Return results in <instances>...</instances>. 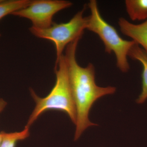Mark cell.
Returning <instances> with one entry per match:
<instances>
[{"label":"cell","mask_w":147,"mask_h":147,"mask_svg":"<svg viewBox=\"0 0 147 147\" xmlns=\"http://www.w3.org/2000/svg\"><path fill=\"white\" fill-rule=\"evenodd\" d=\"M80 38L69 43L64 55L70 88L76 111V128L74 140L79 139L83 132L90 126L97 125L89 119L91 108L100 97L115 93V87H101L96 85L94 66L89 63L82 67L77 63L76 52Z\"/></svg>","instance_id":"cell-1"},{"label":"cell","mask_w":147,"mask_h":147,"mask_svg":"<svg viewBox=\"0 0 147 147\" xmlns=\"http://www.w3.org/2000/svg\"><path fill=\"white\" fill-rule=\"evenodd\" d=\"M30 2V0H0V20L26 7Z\"/></svg>","instance_id":"cell-9"},{"label":"cell","mask_w":147,"mask_h":147,"mask_svg":"<svg viewBox=\"0 0 147 147\" xmlns=\"http://www.w3.org/2000/svg\"><path fill=\"white\" fill-rule=\"evenodd\" d=\"M7 105V102L2 98H0V113L4 110Z\"/></svg>","instance_id":"cell-11"},{"label":"cell","mask_w":147,"mask_h":147,"mask_svg":"<svg viewBox=\"0 0 147 147\" xmlns=\"http://www.w3.org/2000/svg\"><path fill=\"white\" fill-rule=\"evenodd\" d=\"M86 8L84 7L78 11L66 23H54L51 26L45 29L32 26L29 28L32 34L37 37L49 40L54 42L57 54L56 63L63 55L64 50L67 45L76 39L82 38L88 24V17L84 16Z\"/></svg>","instance_id":"cell-4"},{"label":"cell","mask_w":147,"mask_h":147,"mask_svg":"<svg viewBox=\"0 0 147 147\" xmlns=\"http://www.w3.org/2000/svg\"><path fill=\"white\" fill-rule=\"evenodd\" d=\"M55 73L57 78L56 84L46 97H40L33 90H30L31 94L35 102L36 106L29 117L27 126L30 127L42 113L49 110L64 112L76 125V107L70 88L64 55L56 63Z\"/></svg>","instance_id":"cell-2"},{"label":"cell","mask_w":147,"mask_h":147,"mask_svg":"<svg viewBox=\"0 0 147 147\" xmlns=\"http://www.w3.org/2000/svg\"><path fill=\"white\" fill-rule=\"evenodd\" d=\"M30 127L26 125L24 130L19 132L6 133L3 131V137L0 147H15L18 141L24 140L30 136Z\"/></svg>","instance_id":"cell-10"},{"label":"cell","mask_w":147,"mask_h":147,"mask_svg":"<svg viewBox=\"0 0 147 147\" xmlns=\"http://www.w3.org/2000/svg\"><path fill=\"white\" fill-rule=\"evenodd\" d=\"M128 56L139 61L143 66L142 90L136 100L138 104H143L147 100V55L142 47L136 44L131 48Z\"/></svg>","instance_id":"cell-7"},{"label":"cell","mask_w":147,"mask_h":147,"mask_svg":"<svg viewBox=\"0 0 147 147\" xmlns=\"http://www.w3.org/2000/svg\"><path fill=\"white\" fill-rule=\"evenodd\" d=\"M127 12L132 21L147 19V0H126Z\"/></svg>","instance_id":"cell-8"},{"label":"cell","mask_w":147,"mask_h":147,"mask_svg":"<svg viewBox=\"0 0 147 147\" xmlns=\"http://www.w3.org/2000/svg\"><path fill=\"white\" fill-rule=\"evenodd\" d=\"M88 6L90 14L88 17L86 29L99 36L104 44L106 53L115 54L119 69L122 72H127L129 69L127 57L131 48L137 43L133 40L122 38L116 29L103 19L96 0L90 1Z\"/></svg>","instance_id":"cell-3"},{"label":"cell","mask_w":147,"mask_h":147,"mask_svg":"<svg viewBox=\"0 0 147 147\" xmlns=\"http://www.w3.org/2000/svg\"><path fill=\"white\" fill-rule=\"evenodd\" d=\"M72 5L71 2L64 0L32 1L27 7L11 15L29 19L32 24V27L45 29L53 25V16L56 13Z\"/></svg>","instance_id":"cell-5"},{"label":"cell","mask_w":147,"mask_h":147,"mask_svg":"<svg viewBox=\"0 0 147 147\" xmlns=\"http://www.w3.org/2000/svg\"><path fill=\"white\" fill-rule=\"evenodd\" d=\"M0 36H1V34H0Z\"/></svg>","instance_id":"cell-13"},{"label":"cell","mask_w":147,"mask_h":147,"mask_svg":"<svg viewBox=\"0 0 147 147\" xmlns=\"http://www.w3.org/2000/svg\"><path fill=\"white\" fill-rule=\"evenodd\" d=\"M118 24L121 32L140 45L147 55V19L141 24H135L121 17Z\"/></svg>","instance_id":"cell-6"},{"label":"cell","mask_w":147,"mask_h":147,"mask_svg":"<svg viewBox=\"0 0 147 147\" xmlns=\"http://www.w3.org/2000/svg\"><path fill=\"white\" fill-rule=\"evenodd\" d=\"M3 131L0 132V146L3 140Z\"/></svg>","instance_id":"cell-12"}]
</instances>
